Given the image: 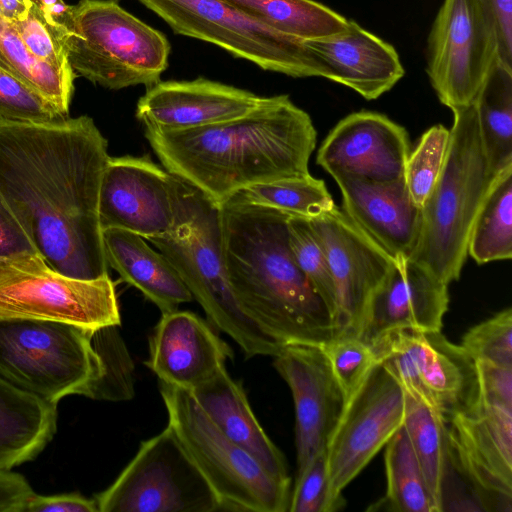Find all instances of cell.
<instances>
[{"instance_id":"22","label":"cell","mask_w":512,"mask_h":512,"mask_svg":"<svg viewBox=\"0 0 512 512\" xmlns=\"http://www.w3.org/2000/svg\"><path fill=\"white\" fill-rule=\"evenodd\" d=\"M261 96L231 85L197 78L158 81L138 100L143 125L189 129L232 120L253 110Z\"/></svg>"},{"instance_id":"34","label":"cell","mask_w":512,"mask_h":512,"mask_svg":"<svg viewBox=\"0 0 512 512\" xmlns=\"http://www.w3.org/2000/svg\"><path fill=\"white\" fill-rule=\"evenodd\" d=\"M235 195L247 203L307 219L336 205L324 181L311 174L257 183Z\"/></svg>"},{"instance_id":"1","label":"cell","mask_w":512,"mask_h":512,"mask_svg":"<svg viewBox=\"0 0 512 512\" xmlns=\"http://www.w3.org/2000/svg\"><path fill=\"white\" fill-rule=\"evenodd\" d=\"M108 142L82 115L47 123L0 118V203L56 271L108 276L99 192Z\"/></svg>"},{"instance_id":"23","label":"cell","mask_w":512,"mask_h":512,"mask_svg":"<svg viewBox=\"0 0 512 512\" xmlns=\"http://www.w3.org/2000/svg\"><path fill=\"white\" fill-rule=\"evenodd\" d=\"M305 43L321 65L323 78L349 87L366 100L379 98L405 73L395 48L354 20L336 34Z\"/></svg>"},{"instance_id":"47","label":"cell","mask_w":512,"mask_h":512,"mask_svg":"<svg viewBox=\"0 0 512 512\" xmlns=\"http://www.w3.org/2000/svg\"><path fill=\"white\" fill-rule=\"evenodd\" d=\"M45 20L52 26L65 29L71 15L72 5L64 0H32Z\"/></svg>"},{"instance_id":"32","label":"cell","mask_w":512,"mask_h":512,"mask_svg":"<svg viewBox=\"0 0 512 512\" xmlns=\"http://www.w3.org/2000/svg\"><path fill=\"white\" fill-rule=\"evenodd\" d=\"M468 255L479 265L512 258V165L491 185L470 234Z\"/></svg>"},{"instance_id":"37","label":"cell","mask_w":512,"mask_h":512,"mask_svg":"<svg viewBox=\"0 0 512 512\" xmlns=\"http://www.w3.org/2000/svg\"><path fill=\"white\" fill-rule=\"evenodd\" d=\"M116 328L107 326L92 333V344L102 359L104 374L91 399L118 401L128 398V393L131 395V386H128L131 361Z\"/></svg>"},{"instance_id":"27","label":"cell","mask_w":512,"mask_h":512,"mask_svg":"<svg viewBox=\"0 0 512 512\" xmlns=\"http://www.w3.org/2000/svg\"><path fill=\"white\" fill-rule=\"evenodd\" d=\"M57 405L0 377V471L35 459L57 431Z\"/></svg>"},{"instance_id":"29","label":"cell","mask_w":512,"mask_h":512,"mask_svg":"<svg viewBox=\"0 0 512 512\" xmlns=\"http://www.w3.org/2000/svg\"><path fill=\"white\" fill-rule=\"evenodd\" d=\"M404 392L403 426L421 467L434 512H441L447 466V422L419 395L407 389Z\"/></svg>"},{"instance_id":"7","label":"cell","mask_w":512,"mask_h":512,"mask_svg":"<svg viewBox=\"0 0 512 512\" xmlns=\"http://www.w3.org/2000/svg\"><path fill=\"white\" fill-rule=\"evenodd\" d=\"M168 426L217 495L222 510L286 512L291 482L229 439L184 389L160 382Z\"/></svg>"},{"instance_id":"48","label":"cell","mask_w":512,"mask_h":512,"mask_svg":"<svg viewBox=\"0 0 512 512\" xmlns=\"http://www.w3.org/2000/svg\"><path fill=\"white\" fill-rule=\"evenodd\" d=\"M32 0H0V17L9 23L26 18Z\"/></svg>"},{"instance_id":"41","label":"cell","mask_w":512,"mask_h":512,"mask_svg":"<svg viewBox=\"0 0 512 512\" xmlns=\"http://www.w3.org/2000/svg\"><path fill=\"white\" fill-rule=\"evenodd\" d=\"M10 24L37 59L61 71L74 72L67 57L65 29L50 25L34 3L26 18Z\"/></svg>"},{"instance_id":"19","label":"cell","mask_w":512,"mask_h":512,"mask_svg":"<svg viewBox=\"0 0 512 512\" xmlns=\"http://www.w3.org/2000/svg\"><path fill=\"white\" fill-rule=\"evenodd\" d=\"M410 144L407 131L387 116L354 112L340 120L322 142L316 162L333 179L369 181L403 178Z\"/></svg>"},{"instance_id":"40","label":"cell","mask_w":512,"mask_h":512,"mask_svg":"<svg viewBox=\"0 0 512 512\" xmlns=\"http://www.w3.org/2000/svg\"><path fill=\"white\" fill-rule=\"evenodd\" d=\"M344 506L345 499L332 495L325 449L296 474L288 511L335 512Z\"/></svg>"},{"instance_id":"17","label":"cell","mask_w":512,"mask_h":512,"mask_svg":"<svg viewBox=\"0 0 512 512\" xmlns=\"http://www.w3.org/2000/svg\"><path fill=\"white\" fill-rule=\"evenodd\" d=\"M308 220L334 283L336 337L357 336L369 300L393 259L336 205Z\"/></svg>"},{"instance_id":"30","label":"cell","mask_w":512,"mask_h":512,"mask_svg":"<svg viewBox=\"0 0 512 512\" xmlns=\"http://www.w3.org/2000/svg\"><path fill=\"white\" fill-rule=\"evenodd\" d=\"M270 28L307 41L344 30L343 15L314 0H222Z\"/></svg>"},{"instance_id":"24","label":"cell","mask_w":512,"mask_h":512,"mask_svg":"<svg viewBox=\"0 0 512 512\" xmlns=\"http://www.w3.org/2000/svg\"><path fill=\"white\" fill-rule=\"evenodd\" d=\"M342 209L351 221L392 259L408 257L417 239L421 211L412 201L404 178L369 181L334 179Z\"/></svg>"},{"instance_id":"16","label":"cell","mask_w":512,"mask_h":512,"mask_svg":"<svg viewBox=\"0 0 512 512\" xmlns=\"http://www.w3.org/2000/svg\"><path fill=\"white\" fill-rule=\"evenodd\" d=\"M479 510L512 511V406L477 400L447 422V466Z\"/></svg>"},{"instance_id":"13","label":"cell","mask_w":512,"mask_h":512,"mask_svg":"<svg viewBox=\"0 0 512 512\" xmlns=\"http://www.w3.org/2000/svg\"><path fill=\"white\" fill-rule=\"evenodd\" d=\"M498 58L494 18L483 0H443L427 44V75L451 110L470 105Z\"/></svg>"},{"instance_id":"10","label":"cell","mask_w":512,"mask_h":512,"mask_svg":"<svg viewBox=\"0 0 512 512\" xmlns=\"http://www.w3.org/2000/svg\"><path fill=\"white\" fill-rule=\"evenodd\" d=\"M176 34L209 42L263 70L323 77L305 41L284 35L222 0H139Z\"/></svg>"},{"instance_id":"20","label":"cell","mask_w":512,"mask_h":512,"mask_svg":"<svg viewBox=\"0 0 512 512\" xmlns=\"http://www.w3.org/2000/svg\"><path fill=\"white\" fill-rule=\"evenodd\" d=\"M448 286L408 257L393 259L369 300L357 337L371 345L393 330L441 331L449 307Z\"/></svg>"},{"instance_id":"28","label":"cell","mask_w":512,"mask_h":512,"mask_svg":"<svg viewBox=\"0 0 512 512\" xmlns=\"http://www.w3.org/2000/svg\"><path fill=\"white\" fill-rule=\"evenodd\" d=\"M490 170L512 165V68L497 59L473 101Z\"/></svg>"},{"instance_id":"14","label":"cell","mask_w":512,"mask_h":512,"mask_svg":"<svg viewBox=\"0 0 512 512\" xmlns=\"http://www.w3.org/2000/svg\"><path fill=\"white\" fill-rule=\"evenodd\" d=\"M404 389L419 395L448 422L470 410L479 395L473 358L439 332L390 331L371 345Z\"/></svg>"},{"instance_id":"39","label":"cell","mask_w":512,"mask_h":512,"mask_svg":"<svg viewBox=\"0 0 512 512\" xmlns=\"http://www.w3.org/2000/svg\"><path fill=\"white\" fill-rule=\"evenodd\" d=\"M42 94L0 69V118L28 123H47L66 118Z\"/></svg>"},{"instance_id":"5","label":"cell","mask_w":512,"mask_h":512,"mask_svg":"<svg viewBox=\"0 0 512 512\" xmlns=\"http://www.w3.org/2000/svg\"><path fill=\"white\" fill-rule=\"evenodd\" d=\"M64 42L77 76L111 90L160 81L171 46L119 0H80L72 5Z\"/></svg>"},{"instance_id":"11","label":"cell","mask_w":512,"mask_h":512,"mask_svg":"<svg viewBox=\"0 0 512 512\" xmlns=\"http://www.w3.org/2000/svg\"><path fill=\"white\" fill-rule=\"evenodd\" d=\"M99 512H214L221 503L167 427L143 441L116 480L95 497Z\"/></svg>"},{"instance_id":"42","label":"cell","mask_w":512,"mask_h":512,"mask_svg":"<svg viewBox=\"0 0 512 512\" xmlns=\"http://www.w3.org/2000/svg\"><path fill=\"white\" fill-rule=\"evenodd\" d=\"M321 348L347 398L377 361L371 346L357 336H337Z\"/></svg>"},{"instance_id":"18","label":"cell","mask_w":512,"mask_h":512,"mask_svg":"<svg viewBox=\"0 0 512 512\" xmlns=\"http://www.w3.org/2000/svg\"><path fill=\"white\" fill-rule=\"evenodd\" d=\"M273 358L293 396L297 474L326 449L347 397L321 346L288 344Z\"/></svg>"},{"instance_id":"46","label":"cell","mask_w":512,"mask_h":512,"mask_svg":"<svg viewBox=\"0 0 512 512\" xmlns=\"http://www.w3.org/2000/svg\"><path fill=\"white\" fill-rule=\"evenodd\" d=\"M37 252L27 233L0 203V257Z\"/></svg>"},{"instance_id":"38","label":"cell","mask_w":512,"mask_h":512,"mask_svg":"<svg viewBox=\"0 0 512 512\" xmlns=\"http://www.w3.org/2000/svg\"><path fill=\"white\" fill-rule=\"evenodd\" d=\"M460 345L475 362L512 367V309L505 308L470 328Z\"/></svg>"},{"instance_id":"35","label":"cell","mask_w":512,"mask_h":512,"mask_svg":"<svg viewBox=\"0 0 512 512\" xmlns=\"http://www.w3.org/2000/svg\"><path fill=\"white\" fill-rule=\"evenodd\" d=\"M450 130L437 124L426 130L408 155L404 181L413 203L421 209L442 170Z\"/></svg>"},{"instance_id":"9","label":"cell","mask_w":512,"mask_h":512,"mask_svg":"<svg viewBox=\"0 0 512 512\" xmlns=\"http://www.w3.org/2000/svg\"><path fill=\"white\" fill-rule=\"evenodd\" d=\"M69 323L89 330L121 323L115 285L108 276L69 277L38 252L0 257V320Z\"/></svg>"},{"instance_id":"45","label":"cell","mask_w":512,"mask_h":512,"mask_svg":"<svg viewBox=\"0 0 512 512\" xmlns=\"http://www.w3.org/2000/svg\"><path fill=\"white\" fill-rule=\"evenodd\" d=\"M493 15L497 38L498 58L512 68V0H483Z\"/></svg>"},{"instance_id":"8","label":"cell","mask_w":512,"mask_h":512,"mask_svg":"<svg viewBox=\"0 0 512 512\" xmlns=\"http://www.w3.org/2000/svg\"><path fill=\"white\" fill-rule=\"evenodd\" d=\"M175 267L209 323L231 337L246 358L276 356L283 345L239 305L224 267L218 205L198 189L190 219L175 233L148 239Z\"/></svg>"},{"instance_id":"26","label":"cell","mask_w":512,"mask_h":512,"mask_svg":"<svg viewBox=\"0 0 512 512\" xmlns=\"http://www.w3.org/2000/svg\"><path fill=\"white\" fill-rule=\"evenodd\" d=\"M108 266L121 279L137 288L162 313L174 311L193 297L175 267L160 251L153 250L143 237L127 230H102Z\"/></svg>"},{"instance_id":"2","label":"cell","mask_w":512,"mask_h":512,"mask_svg":"<svg viewBox=\"0 0 512 512\" xmlns=\"http://www.w3.org/2000/svg\"><path fill=\"white\" fill-rule=\"evenodd\" d=\"M164 168L216 205L262 182L310 174L317 132L288 95L262 97L238 118L189 129L144 125Z\"/></svg>"},{"instance_id":"6","label":"cell","mask_w":512,"mask_h":512,"mask_svg":"<svg viewBox=\"0 0 512 512\" xmlns=\"http://www.w3.org/2000/svg\"><path fill=\"white\" fill-rule=\"evenodd\" d=\"M92 333L63 322L0 320V377L56 405L69 395L91 398L104 374Z\"/></svg>"},{"instance_id":"21","label":"cell","mask_w":512,"mask_h":512,"mask_svg":"<svg viewBox=\"0 0 512 512\" xmlns=\"http://www.w3.org/2000/svg\"><path fill=\"white\" fill-rule=\"evenodd\" d=\"M214 327L190 311L162 313L145 365L160 382L190 391L225 366L233 351Z\"/></svg>"},{"instance_id":"36","label":"cell","mask_w":512,"mask_h":512,"mask_svg":"<svg viewBox=\"0 0 512 512\" xmlns=\"http://www.w3.org/2000/svg\"><path fill=\"white\" fill-rule=\"evenodd\" d=\"M287 227L294 259L326 304L335 324L336 293L325 252L307 218L289 216Z\"/></svg>"},{"instance_id":"43","label":"cell","mask_w":512,"mask_h":512,"mask_svg":"<svg viewBox=\"0 0 512 512\" xmlns=\"http://www.w3.org/2000/svg\"><path fill=\"white\" fill-rule=\"evenodd\" d=\"M478 400L512 406V367L477 361Z\"/></svg>"},{"instance_id":"12","label":"cell","mask_w":512,"mask_h":512,"mask_svg":"<svg viewBox=\"0 0 512 512\" xmlns=\"http://www.w3.org/2000/svg\"><path fill=\"white\" fill-rule=\"evenodd\" d=\"M196 191L148 155L110 156L99 192L101 228L127 230L147 240L171 235L190 219Z\"/></svg>"},{"instance_id":"15","label":"cell","mask_w":512,"mask_h":512,"mask_svg":"<svg viewBox=\"0 0 512 512\" xmlns=\"http://www.w3.org/2000/svg\"><path fill=\"white\" fill-rule=\"evenodd\" d=\"M404 417V389L377 360L348 396L326 446L335 498L344 499L343 490L403 425Z\"/></svg>"},{"instance_id":"31","label":"cell","mask_w":512,"mask_h":512,"mask_svg":"<svg viewBox=\"0 0 512 512\" xmlns=\"http://www.w3.org/2000/svg\"><path fill=\"white\" fill-rule=\"evenodd\" d=\"M385 446L386 493L368 510L434 512L421 467L403 425Z\"/></svg>"},{"instance_id":"25","label":"cell","mask_w":512,"mask_h":512,"mask_svg":"<svg viewBox=\"0 0 512 512\" xmlns=\"http://www.w3.org/2000/svg\"><path fill=\"white\" fill-rule=\"evenodd\" d=\"M213 423L276 478L291 482L283 453L266 434L226 367L188 391Z\"/></svg>"},{"instance_id":"44","label":"cell","mask_w":512,"mask_h":512,"mask_svg":"<svg viewBox=\"0 0 512 512\" xmlns=\"http://www.w3.org/2000/svg\"><path fill=\"white\" fill-rule=\"evenodd\" d=\"M23 512H99L95 498H87L80 493L38 495L35 492L28 498Z\"/></svg>"},{"instance_id":"33","label":"cell","mask_w":512,"mask_h":512,"mask_svg":"<svg viewBox=\"0 0 512 512\" xmlns=\"http://www.w3.org/2000/svg\"><path fill=\"white\" fill-rule=\"evenodd\" d=\"M0 69L18 78L54 103L65 115L74 94L77 75L37 59L13 26L0 17Z\"/></svg>"},{"instance_id":"4","label":"cell","mask_w":512,"mask_h":512,"mask_svg":"<svg viewBox=\"0 0 512 512\" xmlns=\"http://www.w3.org/2000/svg\"><path fill=\"white\" fill-rule=\"evenodd\" d=\"M451 111L444 164L420 209L417 239L408 256L447 285L461 275L474 222L497 175L486 159L474 103Z\"/></svg>"},{"instance_id":"3","label":"cell","mask_w":512,"mask_h":512,"mask_svg":"<svg viewBox=\"0 0 512 512\" xmlns=\"http://www.w3.org/2000/svg\"><path fill=\"white\" fill-rule=\"evenodd\" d=\"M218 211L222 259L243 311L283 346H322L336 337L329 309L292 254L290 215L236 195Z\"/></svg>"}]
</instances>
